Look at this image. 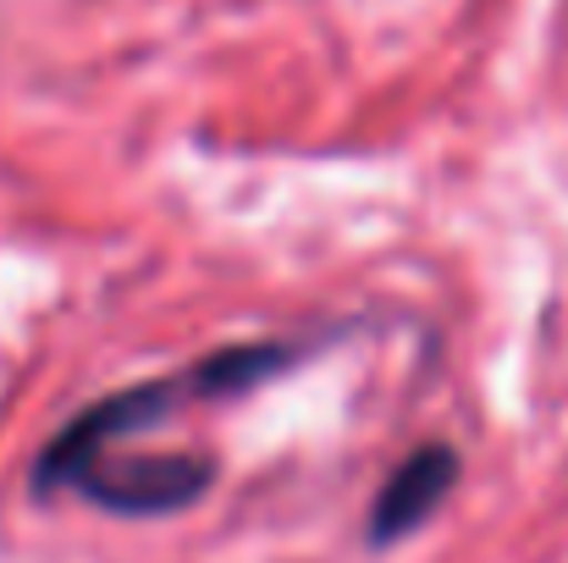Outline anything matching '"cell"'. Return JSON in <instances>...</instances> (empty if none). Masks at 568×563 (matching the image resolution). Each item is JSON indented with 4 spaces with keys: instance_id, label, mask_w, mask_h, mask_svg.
Returning <instances> with one entry per match:
<instances>
[{
    "instance_id": "cell-1",
    "label": "cell",
    "mask_w": 568,
    "mask_h": 563,
    "mask_svg": "<svg viewBox=\"0 0 568 563\" xmlns=\"http://www.w3.org/2000/svg\"><path fill=\"white\" fill-rule=\"evenodd\" d=\"M310 349L298 338H271V343H232V349H215L204 360H193L189 371L161 375V381H139V386H122L100 403H89L78 420H67L44 453L33 459V492L50 497V492H67V481L94 464L100 453H116L128 436L150 431L161 414H178L189 403H210V398H232V392H248L271 375L293 371Z\"/></svg>"
},
{
    "instance_id": "cell-2",
    "label": "cell",
    "mask_w": 568,
    "mask_h": 563,
    "mask_svg": "<svg viewBox=\"0 0 568 563\" xmlns=\"http://www.w3.org/2000/svg\"><path fill=\"white\" fill-rule=\"evenodd\" d=\"M210 481H215V464L204 453H150V459L105 453L83 464L67 481V492L89 497L105 514H178L210 492Z\"/></svg>"
},
{
    "instance_id": "cell-3",
    "label": "cell",
    "mask_w": 568,
    "mask_h": 563,
    "mask_svg": "<svg viewBox=\"0 0 568 563\" xmlns=\"http://www.w3.org/2000/svg\"><path fill=\"white\" fill-rule=\"evenodd\" d=\"M453 486H458V453H453L447 442L414 448V453L386 475V486H381L376 503H371V547L414 536V531L447 503Z\"/></svg>"
}]
</instances>
